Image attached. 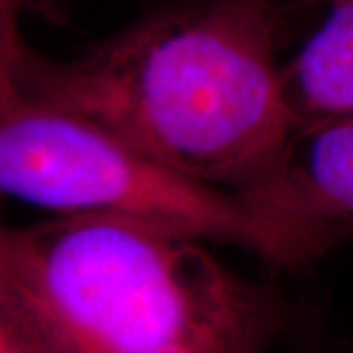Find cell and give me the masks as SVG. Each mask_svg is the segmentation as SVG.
Listing matches in <instances>:
<instances>
[{
  "mask_svg": "<svg viewBox=\"0 0 353 353\" xmlns=\"http://www.w3.org/2000/svg\"><path fill=\"white\" fill-rule=\"evenodd\" d=\"M0 353H65L12 273L0 245Z\"/></svg>",
  "mask_w": 353,
  "mask_h": 353,
  "instance_id": "6",
  "label": "cell"
},
{
  "mask_svg": "<svg viewBox=\"0 0 353 353\" xmlns=\"http://www.w3.org/2000/svg\"><path fill=\"white\" fill-rule=\"evenodd\" d=\"M322 26L289 65L285 94L296 126L353 120V0H328Z\"/></svg>",
  "mask_w": 353,
  "mask_h": 353,
  "instance_id": "5",
  "label": "cell"
},
{
  "mask_svg": "<svg viewBox=\"0 0 353 353\" xmlns=\"http://www.w3.org/2000/svg\"><path fill=\"white\" fill-rule=\"evenodd\" d=\"M261 201L303 234L316 259L353 236V120L294 128Z\"/></svg>",
  "mask_w": 353,
  "mask_h": 353,
  "instance_id": "4",
  "label": "cell"
},
{
  "mask_svg": "<svg viewBox=\"0 0 353 353\" xmlns=\"http://www.w3.org/2000/svg\"><path fill=\"white\" fill-rule=\"evenodd\" d=\"M34 12L46 18H59V4L57 0H0V16L18 24L22 14Z\"/></svg>",
  "mask_w": 353,
  "mask_h": 353,
  "instance_id": "8",
  "label": "cell"
},
{
  "mask_svg": "<svg viewBox=\"0 0 353 353\" xmlns=\"http://www.w3.org/2000/svg\"><path fill=\"white\" fill-rule=\"evenodd\" d=\"M0 199L104 214L228 243L285 271L314 253L269 204L179 175L99 124L24 92L0 101Z\"/></svg>",
  "mask_w": 353,
  "mask_h": 353,
  "instance_id": "3",
  "label": "cell"
},
{
  "mask_svg": "<svg viewBox=\"0 0 353 353\" xmlns=\"http://www.w3.org/2000/svg\"><path fill=\"white\" fill-rule=\"evenodd\" d=\"M28 48L20 38L18 24L0 16V101L18 97L22 92L20 73Z\"/></svg>",
  "mask_w": 353,
  "mask_h": 353,
  "instance_id": "7",
  "label": "cell"
},
{
  "mask_svg": "<svg viewBox=\"0 0 353 353\" xmlns=\"http://www.w3.org/2000/svg\"><path fill=\"white\" fill-rule=\"evenodd\" d=\"M277 38L273 0H214L153 14L69 63L28 50L20 87L179 175L261 201L296 128Z\"/></svg>",
  "mask_w": 353,
  "mask_h": 353,
  "instance_id": "1",
  "label": "cell"
},
{
  "mask_svg": "<svg viewBox=\"0 0 353 353\" xmlns=\"http://www.w3.org/2000/svg\"><path fill=\"white\" fill-rule=\"evenodd\" d=\"M208 243L104 214L0 226L6 261L65 353H267L287 328L285 301Z\"/></svg>",
  "mask_w": 353,
  "mask_h": 353,
  "instance_id": "2",
  "label": "cell"
}]
</instances>
